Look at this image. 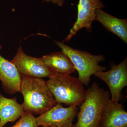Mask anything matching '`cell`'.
Instances as JSON below:
<instances>
[{
	"label": "cell",
	"instance_id": "obj_10",
	"mask_svg": "<svg viewBox=\"0 0 127 127\" xmlns=\"http://www.w3.org/2000/svg\"><path fill=\"white\" fill-rule=\"evenodd\" d=\"M0 81L8 94L20 92L21 76L15 65L0 54Z\"/></svg>",
	"mask_w": 127,
	"mask_h": 127
},
{
	"label": "cell",
	"instance_id": "obj_18",
	"mask_svg": "<svg viewBox=\"0 0 127 127\" xmlns=\"http://www.w3.org/2000/svg\"></svg>",
	"mask_w": 127,
	"mask_h": 127
},
{
	"label": "cell",
	"instance_id": "obj_9",
	"mask_svg": "<svg viewBox=\"0 0 127 127\" xmlns=\"http://www.w3.org/2000/svg\"><path fill=\"white\" fill-rule=\"evenodd\" d=\"M99 127H127V112L118 102L109 99L103 110Z\"/></svg>",
	"mask_w": 127,
	"mask_h": 127
},
{
	"label": "cell",
	"instance_id": "obj_4",
	"mask_svg": "<svg viewBox=\"0 0 127 127\" xmlns=\"http://www.w3.org/2000/svg\"><path fill=\"white\" fill-rule=\"evenodd\" d=\"M55 43L68 56L73 63L78 74V78L83 85L90 83L91 77L97 72L105 71L107 67L100 66L99 64L105 58L101 55H93L81 50L74 49L63 42L55 41Z\"/></svg>",
	"mask_w": 127,
	"mask_h": 127
},
{
	"label": "cell",
	"instance_id": "obj_6",
	"mask_svg": "<svg viewBox=\"0 0 127 127\" xmlns=\"http://www.w3.org/2000/svg\"><path fill=\"white\" fill-rule=\"evenodd\" d=\"M94 75L108 86L111 100L119 102L123 89L127 86V57L118 65H113L109 71L97 72Z\"/></svg>",
	"mask_w": 127,
	"mask_h": 127
},
{
	"label": "cell",
	"instance_id": "obj_11",
	"mask_svg": "<svg viewBox=\"0 0 127 127\" xmlns=\"http://www.w3.org/2000/svg\"><path fill=\"white\" fill-rule=\"evenodd\" d=\"M95 20L98 21L108 31L127 43V20L120 19L98 9L96 11Z\"/></svg>",
	"mask_w": 127,
	"mask_h": 127
},
{
	"label": "cell",
	"instance_id": "obj_1",
	"mask_svg": "<svg viewBox=\"0 0 127 127\" xmlns=\"http://www.w3.org/2000/svg\"><path fill=\"white\" fill-rule=\"evenodd\" d=\"M21 76L20 92L24 98L21 105L25 112L41 115L56 104L45 80L40 78Z\"/></svg>",
	"mask_w": 127,
	"mask_h": 127
},
{
	"label": "cell",
	"instance_id": "obj_16",
	"mask_svg": "<svg viewBox=\"0 0 127 127\" xmlns=\"http://www.w3.org/2000/svg\"><path fill=\"white\" fill-rule=\"evenodd\" d=\"M2 48V47L1 46V45H0V50H1V49Z\"/></svg>",
	"mask_w": 127,
	"mask_h": 127
},
{
	"label": "cell",
	"instance_id": "obj_17",
	"mask_svg": "<svg viewBox=\"0 0 127 127\" xmlns=\"http://www.w3.org/2000/svg\"></svg>",
	"mask_w": 127,
	"mask_h": 127
},
{
	"label": "cell",
	"instance_id": "obj_13",
	"mask_svg": "<svg viewBox=\"0 0 127 127\" xmlns=\"http://www.w3.org/2000/svg\"><path fill=\"white\" fill-rule=\"evenodd\" d=\"M25 112L16 98H7L0 93V127H4L8 122H14Z\"/></svg>",
	"mask_w": 127,
	"mask_h": 127
},
{
	"label": "cell",
	"instance_id": "obj_3",
	"mask_svg": "<svg viewBox=\"0 0 127 127\" xmlns=\"http://www.w3.org/2000/svg\"><path fill=\"white\" fill-rule=\"evenodd\" d=\"M46 83L56 103L78 106L85 100L86 90L78 78L70 75L54 74Z\"/></svg>",
	"mask_w": 127,
	"mask_h": 127
},
{
	"label": "cell",
	"instance_id": "obj_2",
	"mask_svg": "<svg viewBox=\"0 0 127 127\" xmlns=\"http://www.w3.org/2000/svg\"><path fill=\"white\" fill-rule=\"evenodd\" d=\"M111 94L94 82L86 90V97L80 106L77 120L72 127H99L102 111Z\"/></svg>",
	"mask_w": 127,
	"mask_h": 127
},
{
	"label": "cell",
	"instance_id": "obj_7",
	"mask_svg": "<svg viewBox=\"0 0 127 127\" xmlns=\"http://www.w3.org/2000/svg\"><path fill=\"white\" fill-rule=\"evenodd\" d=\"M11 62L15 65L21 75L40 78L50 77L53 75L46 65L42 58L28 56L21 47Z\"/></svg>",
	"mask_w": 127,
	"mask_h": 127
},
{
	"label": "cell",
	"instance_id": "obj_8",
	"mask_svg": "<svg viewBox=\"0 0 127 127\" xmlns=\"http://www.w3.org/2000/svg\"><path fill=\"white\" fill-rule=\"evenodd\" d=\"M105 7L101 0H79L77 5V17L67 36L62 42H67L79 30L85 28L89 32L92 30V25L95 20L96 11Z\"/></svg>",
	"mask_w": 127,
	"mask_h": 127
},
{
	"label": "cell",
	"instance_id": "obj_14",
	"mask_svg": "<svg viewBox=\"0 0 127 127\" xmlns=\"http://www.w3.org/2000/svg\"><path fill=\"white\" fill-rule=\"evenodd\" d=\"M10 127H40L34 114L25 112L15 125Z\"/></svg>",
	"mask_w": 127,
	"mask_h": 127
},
{
	"label": "cell",
	"instance_id": "obj_15",
	"mask_svg": "<svg viewBox=\"0 0 127 127\" xmlns=\"http://www.w3.org/2000/svg\"><path fill=\"white\" fill-rule=\"evenodd\" d=\"M52 2L53 4H56L60 7L63 6L64 3V0H43V2Z\"/></svg>",
	"mask_w": 127,
	"mask_h": 127
},
{
	"label": "cell",
	"instance_id": "obj_5",
	"mask_svg": "<svg viewBox=\"0 0 127 127\" xmlns=\"http://www.w3.org/2000/svg\"><path fill=\"white\" fill-rule=\"evenodd\" d=\"M78 109L77 106L65 108L62 104L56 103L49 110L36 118V123L39 127H72Z\"/></svg>",
	"mask_w": 127,
	"mask_h": 127
},
{
	"label": "cell",
	"instance_id": "obj_12",
	"mask_svg": "<svg viewBox=\"0 0 127 127\" xmlns=\"http://www.w3.org/2000/svg\"><path fill=\"white\" fill-rule=\"evenodd\" d=\"M42 58L53 74L70 75L76 71L71 59L62 51L45 55Z\"/></svg>",
	"mask_w": 127,
	"mask_h": 127
}]
</instances>
